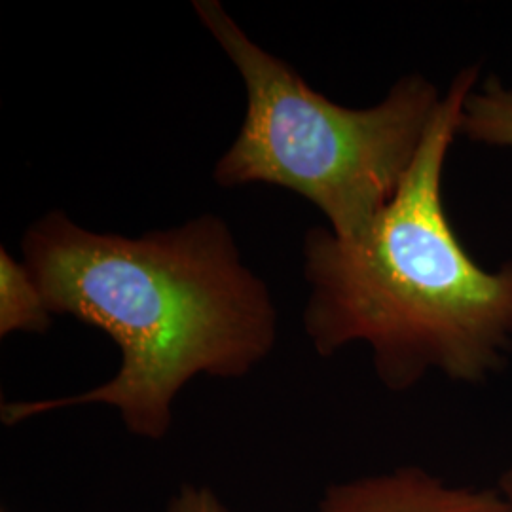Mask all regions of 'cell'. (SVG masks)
<instances>
[{
    "label": "cell",
    "mask_w": 512,
    "mask_h": 512,
    "mask_svg": "<svg viewBox=\"0 0 512 512\" xmlns=\"http://www.w3.org/2000/svg\"><path fill=\"white\" fill-rule=\"evenodd\" d=\"M459 135L488 145L512 148V90L499 78H488L469 93L463 105Z\"/></svg>",
    "instance_id": "8992f818"
},
{
    "label": "cell",
    "mask_w": 512,
    "mask_h": 512,
    "mask_svg": "<svg viewBox=\"0 0 512 512\" xmlns=\"http://www.w3.org/2000/svg\"><path fill=\"white\" fill-rule=\"evenodd\" d=\"M501 495L512 503V461L505 467V471L501 473L499 476V480H497V486H495Z\"/></svg>",
    "instance_id": "ba28073f"
},
{
    "label": "cell",
    "mask_w": 512,
    "mask_h": 512,
    "mask_svg": "<svg viewBox=\"0 0 512 512\" xmlns=\"http://www.w3.org/2000/svg\"><path fill=\"white\" fill-rule=\"evenodd\" d=\"M497 488L450 484L418 465L334 482L315 512H501Z\"/></svg>",
    "instance_id": "277c9868"
},
{
    "label": "cell",
    "mask_w": 512,
    "mask_h": 512,
    "mask_svg": "<svg viewBox=\"0 0 512 512\" xmlns=\"http://www.w3.org/2000/svg\"><path fill=\"white\" fill-rule=\"evenodd\" d=\"M167 512H230L219 495L203 484H183L171 497Z\"/></svg>",
    "instance_id": "52a82bcc"
},
{
    "label": "cell",
    "mask_w": 512,
    "mask_h": 512,
    "mask_svg": "<svg viewBox=\"0 0 512 512\" xmlns=\"http://www.w3.org/2000/svg\"><path fill=\"white\" fill-rule=\"evenodd\" d=\"M194 8L247 90L243 126L215 181L287 188L325 215L336 238H361L418 156L442 101L437 86L412 74L376 107L346 109L262 50L217 0H194Z\"/></svg>",
    "instance_id": "3957f363"
},
{
    "label": "cell",
    "mask_w": 512,
    "mask_h": 512,
    "mask_svg": "<svg viewBox=\"0 0 512 512\" xmlns=\"http://www.w3.org/2000/svg\"><path fill=\"white\" fill-rule=\"evenodd\" d=\"M52 325V311L35 277L6 249L0 251V336L14 332H44Z\"/></svg>",
    "instance_id": "5b68a950"
},
{
    "label": "cell",
    "mask_w": 512,
    "mask_h": 512,
    "mask_svg": "<svg viewBox=\"0 0 512 512\" xmlns=\"http://www.w3.org/2000/svg\"><path fill=\"white\" fill-rule=\"evenodd\" d=\"M501 512H512V503H509V501H507V505H505V509H503V511Z\"/></svg>",
    "instance_id": "9c48e42d"
},
{
    "label": "cell",
    "mask_w": 512,
    "mask_h": 512,
    "mask_svg": "<svg viewBox=\"0 0 512 512\" xmlns=\"http://www.w3.org/2000/svg\"><path fill=\"white\" fill-rule=\"evenodd\" d=\"M21 249L52 315L103 330L122 361L109 382L84 393L2 404L6 425L105 404L131 435L162 440L190 380L247 376L274 349L268 287L245 268L228 226L213 215L126 238L90 232L52 211L25 232Z\"/></svg>",
    "instance_id": "6da1fadb"
},
{
    "label": "cell",
    "mask_w": 512,
    "mask_h": 512,
    "mask_svg": "<svg viewBox=\"0 0 512 512\" xmlns=\"http://www.w3.org/2000/svg\"><path fill=\"white\" fill-rule=\"evenodd\" d=\"M476 82L478 67L452 80L401 188L361 238L311 228L304 239L311 346L332 357L366 344L391 391L412 389L431 370L480 384L511 353L512 262L482 268L442 203L446 156Z\"/></svg>",
    "instance_id": "7a4b0ae2"
}]
</instances>
